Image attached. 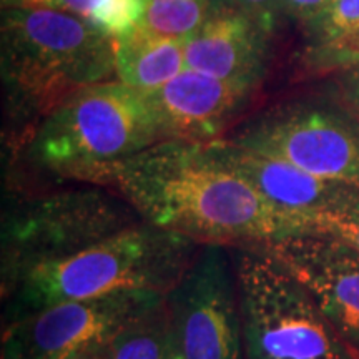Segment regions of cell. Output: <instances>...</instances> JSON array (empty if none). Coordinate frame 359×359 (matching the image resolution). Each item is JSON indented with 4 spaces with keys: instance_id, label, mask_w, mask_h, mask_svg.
I'll return each mask as SVG.
<instances>
[{
    "instance_id": "5bb4252c",
    "label": "cell",
    "mask_w": 359,
    "mask_h": 359,
    "mask_svg": "<svg viewBox=\"0 0 359 359\" xmlns=\"http://www.w3.org/2000/svg\"><path fill=\"white\" fill-rule=\"evenodd\" d=\"M115 77L130 87L151 92L177 77L185 65V42L155 35L142 27L114 39Z\"/></svg>"
},
{
    "instance_id": "cb8c5ba5",
    "label": "cell",
    "mask_w": 359,
    "mask_h": 359,
    "mask_svg": "<svg viewBox=\"0 0 359 359\" xmlns=\"http://www.w3.org/2000/svg\"><path fill=\"white\" fill-rule=\"evenodd\" d=\"M64 359H110L109 351H107V341H98V343L80 348Z\"/></svg>"
},
{
    "instance_id": "8fae6325",
    "label": "cell",
    "mask_w": 359,
    "mask_h": 359,
    "mask_svg": "<svg viewBox=\"0 0 359 359\" xmlns=\"http://www.w3.org/2000/svg\"><path fill=\"white\" fill-rule=\"evenodd\" d=\"M255 88L185 69L147 95L165 140L208 143L222 138Z\"/></svg>"
},
{
    "instance_id": "7a4b0ae2",
    "label": "cell",
    "mask_w": 359,
    "mask_h": 359,
    "mask_svg": "<svg viewBox=\"0 0 359 359\" xmlns=\"http://www.w3.org/2000/svg\"><path fill=\"white\" fill-rule=\"evenodd\" d=\"M200 243L138 223L65 259L32 269L4 299V325L75 299L158 291L167 294L198 253Z\"/></svg>"
},
{
    "instance_id": "2e32d148",
    "label": "cell",
    "mask_w": 359,
    "mask_h": 359,
    "mask_svg": "<svg viewBox=\"0 0 359 359\" xmlns=\"http://www.w3.org/2000/svg\"><path fill=\"white\" fill-rule=\"evenodd\" d=\"M218 0H145L138 27L160 37L185 40L218 8Z\"/></svg>"
},
{
    "instance_id": "d4e9b609",
    "label": "cell",
    "mask_w": 359,
    "mask_h": 359,
    "mask_svg": "<svg viewBox=\"0 0 359 359\" xmlns=\"http://www.w3.org/2000/svg\"><path fill=\"white\" fill-rule=\"evenodd\" d=\"M346 92L354 105L359 109V64L349 69L346 75Z\"/></svg>"
},
{
    "instance_id": "277c9868",
    "label": "cell",
    "mask_w": 359,
    "mask_h": 359,
    "mask_svg": "<svg viewBox=\"0 0 359 359\" xmlns=\"http://www.w3.org/2000/svg\"><path fill=\"white\" fill-rule=\"evenodd\" d=\"M2 72L20 102L45 116L77 90L115 75L114 37L69 12L6 7Z\"/></svg>"
},
{
    "instance_id": "6da1fadb",
    "label": "cell",
    "mask_w": 359,
    "mask_h": 359,
    "mask_svg": "<svg viewBox=\"0 0 359 359\" xmlns=\"http://www.w3.org/2000/svg\"><path fill=\"white\" fill-rule=\"evenodd\" d=\"M107 187L145 223L200 245H262L306 233L208 143L161 140L116 165Z\"/></svg>"
},
{
    "instance_id": "4fadbf2b",
    "label": "cell",
    "mask_w": 359,
    "mask_h": 359,
    "mask_svg": "<svg viewBox=\"0 0 359 359\" xmlns=\"http://www.w3.org/2000/svg\"><path fill=\"white\" fill-rule=\"evenodd\" d=\"M268 32L231 6L213 15L185 40L187 69L213 77L257 85L266 64Z\"/></svg>"
},
{
    "instance_id": "9c48e42d",
    "label": "cell",
    "mask_w": 359,
    "mask_h": 359,
    "mask_svg": "<svg viewBox=\"0 0 359 359\" xmlns=\"http://www.w3.org/2000/svg\"><path fill=\"white\" fill-rule=\"evenodd\" d=\"M163 299L158 291H123L52 304L4 325L2 359H64L80 348L110 339Z\"/></svg>"
},
{
    "instance_id": "5b68a950",
    "label": "cell",
    "mask_w": 359,
    "mask_h": 359,
    "mask_svg": "<svg viewBox=\"0 0 359 359\" xmlns=\"http://www.w3.org/2000/svg\"><path fill=\"white\" fill-rule=\"evenodd\" d=\"M246 359H359L293 273L263 245L230 246Z\"/></svg>"
},
{
    "instance_id": "30bf717a",
    "label": "cell",
    "mask_w": 359,
    "mask_h": 359,
    "mask_svg": "<svg viewBox=\"0 0 359 359\" xmlns=\"http://www.w3.org/2000/svg\"><path fill=\"white\" fill-rule=\"evenodd\" d=\"M262 245L298 278L341 338L359 351V251L321 233Z\"/></svg>"
},
{
    "instance_id": "e0dca14e",
    "label": "cell",
    "mask_w": 359,
    "mask_h": 359,
    "mask_svg": "<svg viewBox=\"0 0 359 359\" xmlns=\"http://www.w3.org/2000/svg\"><path fill=\"white\" fill-rule=\"evenodd\" d=\"M313 233L333 236L359 251V183L343 200L314 219Z\"/></svg>"
},
{
    "instance_id": "3957f363",
    "label": "cell",
    "mask_w": 359,
    "mask_h": 359,
    "mask_svg": "<svg viewBox=\"0 0 359 359\" xmlns=\"http://www.w3.org/2000/svg\"><path fill=\"white\" fill-rule=\"evenodd\" d=\"M161 140L147 92L107 80L77 90L45 115L27 156L52 177L107 187L116 165Z\"/></svg>"
},
{
    "instance_id": "52a82bcc",
    "label": "cell",
    "mask_w": 359,
    "mask_h": 359,
    "mask_svg": "<svg viewBox=\"0 0 359 359\" xmlns=\"http://www.w3.org/2000/svg\"><path fill=\"white\" fill-rule=\"evenodd\" d=\"M165 308L177 359H246L230 246L201 245Z\"/></svg>"
},
{
    "instance_id": "ba28073f",
    "label": "cell",
    "mask_w": 359,
    "mask_h": 359,
    "mask_svg": "<svg viewBox=\"0 0 359 359\" xmlns=\"http://www.w3.org/2000/svg\"><path fill=\"white\" fill-rule=\"evenodd\" d=\"M228 140L320 178L359 183V123L333 107L299 103L269 110Z\"/></svg>"
},
{
    "instance_id": "7402d4cb",
    "label": "cell",
    "mask_w": 359,
    "mask_h": 359,
    "mask_svg": "<svg viewBox=\"0 0 359 359\" xmlns=\"http://www.w3.org/2000/svg\"><path fill=\"white\" fill-rule=\"evenodd\" d=\"M102 0H4L6 7H34V8H50V11L69 12L74 15L90 19L92 12Z\"/></svg>"
},
{
    "instance_id": "ffe728a7",
    "label": "cell",
    "mask_w": 359,
    "mask_h": 359,
    "mask_svg": "<svg viewBox=\"0 0 359 359\" xmlns=\"http://www.w3.org/2000/svg\"><path fill=\"white\" fill-rule=\"evenodd\" d=\"M308 65L314 70H331L359 64V25L343 37L308 48Z\"/></svg>"
},
{
    "instance_id": "9a60e30c",
    "label": "cell",
    "mask_w": 359,
    "mask_h": 359,
    "mask_svg": "<svg viewBox=\"0 0 359 359\" xmlns=\"http://www.w3.org/2000/svg\"><path fill=\"white\" fill-rule=\"evenodd\" d=\"M110 359H177L165 299L107 339Z\"/></svg>"
},
{
    "instance_id": "603a6c76",
    "label": "cell",
    "mask_w": 359,
    "mask_h": 359,
    "mask_svg": "<svg viewBox=\"0 0 359 359\" xmlns=\"http://www.w3.org/2000/svg\"><path fill=\"white\" fill-rule=\"evenodd\" d=\"M333 0H281L283 13H288L304 24L316 19Z\"/></svg>"
},
{
    "instance_id": "44dd1931",
    "label": "cell",
    "mask_w": 359,
    "mask_h": 359,
    "mask_svg": "<svg viewBox=\"0 0 359 359\" xmlns=\"http://www.w3.org/2000/svg\"><path fill=\"white\" fill-rule=\"evenodd\" d=\"M231 7L243 12L258 25H262L268 34L275 29L278 17L283 13L281 0H228Z\"/></svg>"
},
{
    "instance_id": "d6986e66",
    "label": "cell",
    "mask_w": 359,
    "mask_h": 359,
    "mask_svg": "<svg viewBox=\"0 0 359 359\" xmlns=\"http://www.w3.org/2000/svg\"><path fill=\"white\" fill-rule=\"evenodd\" d=\"M145 0H102L90 15V22L110 37L130 32L140 24Z\"/></svg>"
},
{
    "instance_id": "8992f818",
    "label": "cell",
    "mask_w": 359,
    "mask_h": 359,
    "mask_svg": "<svg viewBox=\"0 0 359 359\" xmlns=\"http://www.w3.org/2000/svg\"><path fill=\"white\" fill-rule=\"evenodd\" d=\"M143 223L127 200L79 188L20 201L2 219V296L32 269L65 259Z\"/></svg>"
},
{
    "instance_id": "ac0fdd59",
    "label": "cell",
    "mask_w": 359,
    "mask_h": 359,
    "mask_svg": "<svg viewBox=\"0 0 359 359\" xmlns=\"http://www.w3.org/2000/svg\"><path fill=\"white\" fill-rule=\"evenodd\" d=\"M359 25V0H333L306 29L314 45H323L351 32Z\"/></svg>"
},
{
    "instance_id": "7c38bea8",
    "label": "cell",
    "mask_w": 359,
    "mask_h": 359,
    "mask_svg": "<svg viewBox=\"0 0 359 359\" xmlns=\"http://www.w3.org/2000/svg\"><path fill=\"white\" fill-rule=\"evenodd\" d=\"M210 150L245 177L275 208L306 233H313L314 219L343 200L358 183L320 178L288 161L235 145L228 138L208 142Z\"/></svg>"
}]
</instances>
